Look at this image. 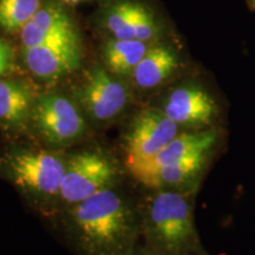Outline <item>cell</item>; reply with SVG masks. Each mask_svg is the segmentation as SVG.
Segmentation results:
<instances>
[{"label":"cell","mask_w":255,"mask_h":255,"mask_svg":"<svg viewBox=\"0 0 255 255\" xmlns=\"http://www.w3.org/2000/svg\"><path fill=\"white\" fill-rule=\"evenodd\" d=\"M70 220L73 233L90 255H119L135 232L131 209L110 187L73 205Z\"/></svg>","instance_id":"6da1fadb"},{"label":"cell","mask_w":255,"mask_h":255,"mask_svg":"<svg viewBox=\"0 0 255 255\" xmlns=\"http://www.w3.org/2000/svg\"><path fill=\"white\" fill-rule=\"evenodd\" d=\"M163 113L178 126H207L215 119L218 108L214 100L196 87L175 89L168 96Z\"/></svg>","instance_id":"8fae6325"},{"label":"cell","mask_w":255,"mask_h":255,"mask_svg":"<svg viewBox=\"0 0 255 255\" xmlns=\"http://www.w3.org/2000/svg\"><path fill=\"white\" fill-rule=\"evenodd\" d=\"M177 66V57L173 50L167 46L151 47L133 69L131 77L136 87L152 89L170 77Z\"/></svg>","instance_id":"7c38bea8"},{"label":"cell","mask_w":255,"mask_h":255,"mask_svg":"<svg viewBox=\"0 0 255 255\" xmlns=\"http://www.w3.org/2000/svg\"><path fill=\"white\" fill-rule=\"evenodd\" d=\"M9 173L23 189L39 196L59 195L66 163L47 151H19L9 156Z\"/></svg>","instance_id":"5b68a950"},{"label":"cell","mask_w":255,"mask_h":255,"mask_svg":"<svg viewBox=\"0 0 255 255\" xmlns=\"http://www.w3.org/2000/svg\"><path fill=\"white\" fill-rule=\"evenodd\" d=\"M12 62V50L7 43L0 39V76L9 69Z\"/></svg>","instance_id":"d6986e66"},{"label":"cell","mask_w":255,"mask_h":255,"mask_svg":"<svg viewBox=\"0 0 255 255\" xmlns=\"http://www.w3.org/2000/svg\"><path fill=\"white\" fill-rule=\"evenodd\" d=\"M115 176L116 168L107 156L97 151L81 152L66 162L59 196L76 205L109 188Z\"/></svg>","instance_id":"3957f363"},{"label":"cell","mask_w":255,"mask_h":255,"mask_svg":"<svg viewBox=\"0 0 255 255\" xmlns=\"http://www.w3.org/2000/svg\"><path fill=\"white\" fill-rule=\"evenodd\" d=\"M143 225L148 244L157 255H189L195 248L193 208L183 194H155L146 206Z\"/></svg>","instance_id":"7a4b0ae2"},{"label":"cell","mask_w":255,"mask_h":255,"mask_svg":"<svg viewBox=\"0 0 255 255\" xmlns=\"http://www.w3.org/2000/svg\"><path fill=\"white\" fill-rule=\"evenodd\" d=\"M40 7V0H0V26L7 32L20 31Z\"/></svg>","instance_id":"2e32d148"},{"label":"cell","mask_w":255,"mask_h":255,"mask_svg":"<svg viewBox=\"0 0 255 255\" xmlns=\"http://www.w3.org/2000/svg\"><path fill=\"white\" fill-rule=\"evenodd\" d=\"M77 98L89 116L98 121H110L126 109L129 94L127 88L102 68H95L77 90Z\"/></svg>","instance_id":"52a82bcc"},{"label":"cell","mask_w":255,"mask_h":255,"mask_svg":"<svg viewBox=\"0 0 255 255\" xmlns=\"http://www.w3.org/2000/svg\"><path fill=\"white\" fill-rule=\"evenodd\" d=\"M216 141L218 132L215 130L182 133L171 139L154 157L139 162H126V164L131 174L162 165L174 164L195 156L208 155L216 144Z\"/></svg>","instance_id":"9c48e42d"},{"label":"cell","mask_w":255,"mask_h":255,"mask_svg":"<svg viewBox=\"0 0 255 255\" xmlns=\"http://www.w3.org/2000/svg\"><path fill=\"white\" fill-rule=\"evenodd\" d=\"M127 1L136 39L145 41V43L155 39L158 33V26L150 9L139 2L129 1V0Z\"/></svg>","instance_id":"e0dca14e"},{"label":"cell","mask_w":255,"mask_h":255,"mask_svg":"<svg viewBox=\"0 0 255 255\" xmlns=\"http://www.w3.org/2000/svg\"><path fill=\"white\" fill-rule=\"evenodd\" d=\"M104 24L115 39H136L128 11V1H117L111 5L105 13Z\"/></svg>","instance_id":"ac0fdd59"},{"label":"cell","mask_w":255,"mask_h":255,"mask_svg":"<svg viewBox=\"0 0 255 255\" xmlns=\"http://www.w3.org/2000/svg\"><path fill=\"white\" fill-rule=\"evenodd\" d=\"M31 92L24 84L0 79V126L15 128L31 116Z\"/></svg>","instance_id":"5bb4252c"},{"label":"cell","mask_w":255,"mask_h":255,"mask_svg":"<svg viewBox=\"0 0 255 255\" xmlns=\"http://www.w3.org/2000/svg\"><path fill=\"white\" fill-rule=\"evenodd\" d=\"M148 50V43L145 41L114 38L104 45L105 65L117 75H131Z\"/></svg>","instance_id":"9a60e30c"},{"label":"cell","mask_w":255,"mask_h":255,"mask_svg":"<svg viewBox=\"0 0 255 255\" xmlns=\"http://www.w3.org/2000/svg\"><path fill=\"white\" fill-rule=\"evenodd\" d=\"M66 1H70V2H76V1H81V0H66Z\"/></svg>","instance_id":"ffe728a7"},{"label":"cell","mask_w":255,"mask_h":255,"mask_svg":"<svg viewBox=\"0 0 255 255\" xmlns=\"http://www.w3.org/2000/svg\"><path fill=\"white\" fill-rule=\"evenodd\" d=\"M207 155L195 156L174 164L162 165L132 174L139 182L150 188H169L186 184L202 170Z\"/></svg>","instance_id":"4fadbf2b"},{"label":"cell","mask_w":255,"mask_h":255,"mask_svg":"<svg viewBox=\"0 0 255 255\" xmlns=\"http://www.w3.org/2000/svg\"><path fill=\"white\" fill-rule=\"evenodd\" d=\"M77 37V31L68 13L55 2L40 6L20 30L23 47L44 45Z\"/></svg>","instance_id":"30bf717a"},{"label":"cell","mask_w":255,"mask_h":255,"mask_svg":"<svg viewBox=\"0 0 255 255\" xmlns=\"http://www.w3.org/2000/svg\"><path fill=\"white\" fill-rule=\"evenodd\" d=\"M31 116L38 133L53 145L75 142L85 130V121L77 107L58 94L41 96L33 104Z\"/></svg>","instance_id":"277c9868"},{"label":"cell","mask_w":255,"mask_h":255,"mask_svg":"<svg viewBox=\"0 0 255 255\" xmlns=\"http://www.w3.org/2000/svg\"><path fill=\"white\" fill-rule=\"evenodd\" d=\"M23 59L34 76L45 81H53L75 71L81 65L79 38L23 47Z\"/></svg>","instance_id":"ba28073f"},{"label":"cell","mask_w":255,"mask_h":255,"mask_svg":"<svg viewBox=\"0 0 255 255\" xmlns=\"http://www.w3.org/2000/svg\"><path fill=\"white\" fill-rule=\"evenodd\" d=\"M180 126L163 110L146 109L136 116L127 133L126 162L149 159L178 135Z\"/></svg>","instance_id":"8992f818"}]
</instances>
